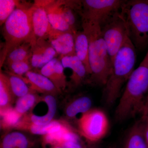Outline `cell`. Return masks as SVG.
<instances>
[{
	"label": "cell",
	"instance_id": "12",
	"mask_svg": "<svg viewBox=\"0 0 148 148\" xmlns=\"http://www.w3.org/2000/svg\"><path fill=\"white\" fill-rule=\"evenodd\" d=\"M64 69L59 58H55L40 69V73L50 80L61 92L68 85Z\"/></svg>",
	"mask_w": 148,
	"mask_h": 148
},
{
	"label": "cell",
	"instance_id": "18",
	"mask_svg": "<svg viewBox=\"0 0 148 148\" xmlns=\"http://www.w3.org/2000/svg\"><path fill=\"white\" fill-rule=\"evenodd\" d=\"M33 144L27 135L20 131H14L3 136L1 148H32Z\"/></svg>",
	"mask_w": 148,
	"mask_h": 148
},
{
	"label": "cell",
	"instance_id": "11",
	"mask_svg": "<svg viewBox=\"0 0 148 148\" xmlns=\"http://www.w3.org/2000/svg\"><path fill=\"white\" fill-rule=\"evenodd\" d=\"M58 55L47 40L38 42L32 46L30 59L32 69H41Z\"/></svg>",
	"mask_w": 148,
	"mask_h": 148
},
{
	"label": "cell",
	"instance_id": "2",
	"mask_svg": "<svg viewBox=\"0 0 148 148\" xmlns=\"http://www.w3.org/2000/svg\"><path fill=\"white\" fill-rule=\"evenodd\" d=\"M82 23L89 42L90 82L105 86L111 73L112 65L101 26L95 21L86 19H82Z\"/></svg>",
	"mask_w": 148,
	"mask_h": 148
},
{
	"label": "cell",
	"instance_id": "23",
	"mask_svg": "<svg viewBox=\"0 0 148 148\" xmlns=\"http://www.w3.org/2000/svg\"><path fill=\"white\" fill-rule=\"evenodd\" d=\"M35 92H29L25 96L17 98L14 108L21 116L28 114L39 99L40 97Z\"/></svg>",
	"mask_w": 148,
	"mask_h": 148
},
{
	"label": "cell",
	"instance_id": "17",
	"mask_svg": "<svg viewBox=\"0 0 148 148\" xmlns=\"http://www.w3.org/2000/svg\"><path fill=\"white\" fill-rule=\"evenodd\" d=\"M76 55L84 65L88 75H91L89 59V42L86 34L83 31L74 34Z\"/></svg>",
	"mask_w": 148,
	"mask_h": 148
},
{
	"label": "cell",
	"instance_id": "30",
	"mask_svg": "<svg viewBox=\"0 0 148 148\" xmlns=\"http://www.w3.org/2000/svg\"><path fill=\"white\" fill-rule=\"evenodd\" d=\"M143 116L148 117V91L146 95L142 112Z\"/></svg>",
	"mask_w": 148,
	"mask_h": 148
},
{
	"label": "cell",
	"instance_id": "14",
	"mask_svg": "<svg viewBox=\"0 0 148 148\" xmlns=\"http://www.w3.org/2000/svg\"><path fill=\"white\" fill-rule=\"evenodd\" d=\"M59 59L64 68L71 69V83L75 87L80 85L88 75L82 62L76 55L60 56Z\"/></svg>",
	"mask_w": 148,
	"mask_h": 148
},
{
	"label": "cell",
	"instance_id": "26",
	"mask_svg": "<svg viewBox=\"0 0 148 148\" xmlns=\"http://www.w3.org/2000/svg\"><path fill=\"white\" fill-rule=\"evenodd\" d=\"M21 2L16 0H0V25H3L6 21Z\"/></svg>",
	"mask_w": 148,
	"mask_h": 148
},
{
	"label": "cell",
	"instance_id": "19",
	"mask_svg": "<svg viewBox=\"0 0 148 148\" xmlns=\"http://www.w3.org/2000/svg\"><path fill=\"white\" fill-rule=\"evenodd\" d=\"M124 148H148L144 135L143 121L136 123L131 128Z\"/></svg>",
	"mask_w": 148,
	"mask_h": 148
},
{
	"label": "cell",
	"instance_id": "21",
	"mask_svg": "<svg viewBox=\"0 0 148 148\" xmlns=\"http://www.w3.org/2000/svg\"><path fill=\"white\" fill-rule=\"evenodd\" d=\"M32 45L30 42H24L11 51L6 57L3 65L20 62L30 61L32 56Z\"/></svg>",
	"mask_w": 148,
	"mask_h": 148
},
{
	"label": "cell",
	"instance_id": "4",
	"mask_svg": "<svg viewBox=\"0 0 148 148\" xmlns=\"http://www.w3.org/2000/svg\"><path fill=\"white\" fill-rule=\"evenodd\" d=\"M136 51L134 45L127 37L114 58L111 73L104 86L103 95L108 105H112L119 98L123 84L134 71Z\"/></svg>",
	"mask_w": 148,
	"mask_h": 148
},
{
	"label": "cell",
	"instance_id": "16",
	"mask_svg": "<svg viewBox=\"0 0 148 148\" xmlns=\"http://www.w3.org/2000/svg\"><path fill=\"white\" fill-rule=\"evenodd\" d=\"M64 123L63 122L53 120L47 124L38 125L24 121L21 119L15 128L28 130L34 135L44 136L57 132L61 129Z\"/></svg>",
	"mask_w": 148,
	"mask_h": 148
},
{
	"label": "cell",
	"instance_id": "7",
	"mask_svg": "<svg viewBox=\"0 0 148 148\" xmlns=\"http://www.w3.org/2000/svg\"><path fill=\"white\" fill-rule=\"evenodd\" d=\"M111 65L114 58L128 36L126 22L120 11L101 27Z\"/></svg>",
	"mask_w": 148,
	"mask_h": 148
},
{
	"label": "cell",
	"instance_id": "27",
	"mask_svg": "<svg viewBox=\"0 0 148 148\" xmlns=\"http://www.w3.org/2000/svg\"><path fill=\"white\" fill-rule=\"evenodd\" d=\"M6 66L8 70V73L18 76H23V75H25L32 69L29 60L15 62Z\"/></svg>",
	"mask_w": 148,
	"mask_h": 148
},
{
	"label": "cell",
	"instance_id": "10",
	"mask_svg": "<svg viewBox=\"0 0 148 148\" xmlns=\"http://www.w3.org/2000/svg\"><path fill=\"white\" fill-rule=\"evenodd\" d=\"M47 40L60 56L76 55L74 34L51 28Z\"/></svg>",
	"mask_w": 148,
	"mask_h": 148
},
{
	"label": "cell",
	"instance_id": "9",
	"mask_svg": "<svg viewBox=\"0 0 148 148\" xmlns=\"http://www.w3.org/2000/svg\"><path fill=\"white\" fill-rule=\"evenodd\" d=\"M33 37L32 45L38 42L47 40L51 26L42 1H35L32 14Z\"/></svg>",
	"mask_w": 148,
	"mask_h": 148
},
{
	"label": "cell",
	"instance_id": "24",
	"mask_svg": "<svg viewBox=\"0 0 148 148\" xmlns=\"http://www.w3.org/2000/svg\"><path fill=\"white\" fill-rule=\"evenodd\" d=\"M9 74L7 75L9 84L14 96L17 98L27 95L29 92H33L28 84L22 77L13 74Z\"/></svg>",
	"mask_w": 148,
	"mask_h": 148
},
{
	"label": "cell",
	"instance_id": "5",
	"mask_svg": "<svg viewBox=\"0 0 148 148\" xmlns=\"http://www.w3.org/2000/svg\"><path fill=\"white\" fill-rule=\"evenodd\" d=\"M121 12L135 49L145 50L148 45V0L125 1Z\"/></svg>",
	"mask_w": 148,
	"mask_h": 148
},
{
	"label": "cell",
	"instance_id": "13",
	"mask_svg": "<svg viewBox=\"0 0 148 148\" xmlns=\"http://www.w3.org/2000/svg\"><path fill=\"white\" fill-rule=\"evenodd\" d=\"M25 76L20 77L33 91L53 95L60 92L50 80L40 73L29 71Z\"/></svg>",
	"mask_w": 148,
	"mask_h": 148
},
{
	"label": "cell",
	"instance_id": "8",
	"mask_svg": "<svg viewBox=\"0 0 148 148\" xmlns=\"http://www.w3.org/2000/svg\"><path fill=\"white\" fill-rule=\"evenodd\" d=\"M80 134L88 141L95 142L104 138L109 128L108 117L103 111L90 110L82 114L77 122Z\"/></svg>",
	"mask_w": 148,
	"mask_h": 148
},
{
	"label": "cell",
	"instance_id": "3",
	"mask_svg": "<svg viewBox=\"0 0 148 148\" xmlns=\"http://www.w3.org/2000/svg\"><path fill=\"white\" fill-rule=\"evenodd\" d=\"M33 10L34 4L27 5L20 3L3 24V35L5 43L0 56L1 69L11 51L24 42L32 43Z\"/></svg>",
	"mask_w": 148,
	"mask_h": 148
},
{
	"label": "cell",
	"instance_id": "1",
	"mask_svg": "<svg viewBox=\"0 0 148 148\" xmlns=\"http://www.w3.org/2000/svg\"><path fill=\"white\" fill-rule=\"evenodd\" d=\"M148 91V50L143 61L127 80L115 111V118L122 121L141 113Z\"/></svg>",
	"mask_w": 148,
	"mask_h": 148
},
{
	"label": "cell",
	"instance_id": "29",
	"mask_svg": "<svg viewBox=\"0 0 148 148\" xmlns=\"http://www.w3.org/2000/svg\"><path fill=\"white\" fill-rule=\"evenodd\" d=\"M143 121L144 125V135L148 148V117L143 116Z\"/></svg>",
	"mask_w": 148,
	"mask_h": 148
},
{
	"label": "cell",
	"instance_id": "25",
	"mask_svg": "<svg viewBox=\"0 0 148 148\" xmlns=\"http://www.w3.org/2000/svg\"><path fill=\"white\" fill-rule=\"evenodd\" d=\"M1 127L3 129L15 128L23 117L11 107L1 110Z\"/></svg>",
	"mask_w": 148,
	"mask_h": 148
},
{
	"label": "cell",
	"instance_id": "6",
	"mask_svg": "<svg viewBox=\"0 0 148 148\" xmlns=\"http://www.w3.org/2000/svg\"><path fill=\"white\" fill-rule=\"evenodd\" d=\"M125 1L123 0H83L77 14L81 19L97 22L101 27L106 24L120 11Z\"/></svg>",
	"mask_w": 148,
	"mask_h": 148
},
{
	"label": "cell",
	"instance_id": "20",
	"mask_svg": "<svg viewBox=\"0 0 148 148\" xmlns=\"http://www.w3.org/2000/svg\"><path fill=\"white\" fill-rule=\"evenodd\" d=\"M92 103L88 96H81L74 99L66 108V116L70 119L74 118L78 114L85 113L90 110Z\"/></svg>",
	"mask_w": 148,
	"mask_h": 148
},
{
	"label": "cell",
	"instance_id": "15",
	"mask_svg": "<svg viewBox=\"0 0 148 148\" xmlns=\"http://www.w3.org/2000/svg\"><path fill=\"white\" fill-rule=\"evenodd\" d=\"M49 23L53 29L75 34L65 20L61 12L59 1H42Z\"/></svg>",
	"mask_w": 148,
	"mask_h": 148
},
{
	"label": "cell",
	"instance_id": "28",
	"mask_svg": "<svg viewBox=\"0 0 148 148\" xmlns=\"http://www.w3.org/2000/svg\"><path fill=\"white\" fill-rule=\"evenodd\" d=\"M52 148H83L79 141H70L66 142L59 145L53 147Z\"/></svg>",
	"mask_w": 148,
	"mask_h": 148
},
{
	"label": "cell",
	"instance_id": "22",
	"mask_svg": "<svg viewBox=\"0 0 148 148\" xmlns=\"http://www.w3.org/2000/svg\"><path fill=\"white\" fill-rule=\"evenodd\" d=\"M14 96L9 84L7 75L1 71L0 73V107L1 110L10 107Z\"/></svg>",
	"mask_w": 148,
	"mask_h": 148
}]
</instances>
